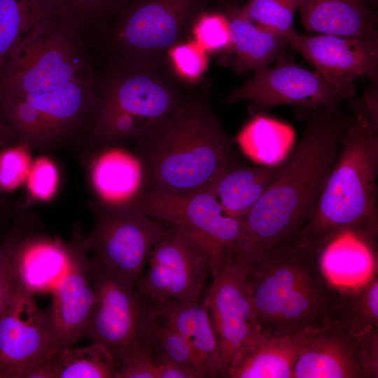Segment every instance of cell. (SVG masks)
Here are the masks:
<instances>
[{
  "label": "cell",
  "instance_id": "1",
  "mask_svg": "<svg viewBox=\"0 0 378 378\" xmlns=\"http://www.w3.org/2000/svg\"><path fill=\"white\" fill-rule=\"evenodd\" d=\"M305 120L298 141L266 192L241 217L255 261L291 243L313 214L335 162L340 139L354 119L336 108H297Z\"/></svg>",
  "mask_w": 378,
  "mask_h": 378
},
{
  "label": "cell",
  "instance_id": "2",
  "mask_svg": "<svg viewBox=\"0 0 378 378\" xmlns=\"http://www.w3.org/2000/svg\"><path fill=\"white\" fill-rule=\"evenodd\" d=\"M234 144L206 98L192 94L133 144L140 192H211L224 172L241 164Z\"/></svg>",
  "mask_w": 378,
  "mask_h": 378
},
{
  "label": "cell",
  "instance_id": "3",
  "mask_svg": "<svg viewBox=\"0 0 378 378\" xmlns=\"http://www.w3.org/2000/svg\"><path fill=\"white\" fill-rule=\"evenodd\" d=\"M353 114L315 209L291 242L317 256L344 233L377 239L378 122Z\"/></svg>",
  "mask_w": 378,
  "mask_h": 378
},
{
  "label": "cell",
  "instance_id": "4",
  "mask_svg": "<svg viewBox=\"0 0 378 378\" xmlns=\"http://www.w3.org/2000/svg\"><path fill=\"white\" fill-rule=\"evenodd\" d=\"M317 257L290 243L251 266L248 280L260 332L292 335L330 322L338 290L323 274Z\"/></svg>",
  "mask_w": 378,
  "mask_h": 378
},
{
  "label": "cell",
  "instance_id": "5",
  "mask_svg": "<svg viewBox=\"0 0 378 378\" xmlns=\"http://www.w3.org/2000/svg\"><path fill=\"white\" fill-rule=\"evenodd\" d=\"M183 82L169 68L108 63L94 74L88 146L100 150L142 139L192 94Z\"/></svg>",
  "mask_w": 378,
  "mask_h": 378
},
{
  "label": "cell",
  "instance_id": "6",
  "mask_svg": "<svg viewBox=\"0 0 378 378\" xmlns=\"http://www.w3.org/2000/svg\"><path fill=\"white\" fill-rule=\"evenodd\" d=\"M217 0H130L100 29L109 63L170 68L168 52Z\"/></svg>",
  "mask_w": 378,
  "mask_h": 378
},
{
  "label": "cell",
  "instance_id": "7",
  "mask_svg": "<svg viewBox=\"0 0 378 378\" xmlns=\"http://www.w3.org/2000/svg\"><path fill=\"white\" fill-rule=\"evenodd\" d=\"M81 31L63 16L30 34L0 66V99L44 92L94 74Z\"/></svg>",
  "mask_w": 378,
  "mask_h": 378
},
{
  "label": "cell",
  "instance_id": "8",
  "mask_svg": "<svg viewBox=\"0 0 378 378\" xmlns=\"http://www.w3.org/2000/svg\"><path fill=\"white\" fill-rule=\"evenodd\" d=\"M94 74L41 93L0 99V113L19 143L40 150L69 144L88 129Z\"/></svg>",
  "mask_w": 378,
  "mask_h": 378
},
{
  "label": "cell",
  "instance_id": "9",
  "mask_svg": "<svg viewBox=\"0 0 378 378\" xmlns=\"http://www.w3.org/2000/svg\"><path fill=\"white\" fill-rule=\"evenodd\" d=\"M95 221L85 237L90 260L111 276L135 287L167 224L129 202H93Z\"/></svg>",
  "mask_w": 378,
  "mask_h": 378
},
{
  "label": "cell",
  "instance_id": "10",
  "mask_svg": "<svg viewBox=\"0 0 378 378\" xmlns=\"http://www.w3.org/2000/svg\"><path fill=\"white\" fill-rule=\"evenodd\" d=\"M222 250L195 232L168 225L135 290L151 307L168 300L199 303L213 259Z\"/></svg>",
  "mask_w": 378,
  "mask_h": 378
},
{
  "label": "cell",
  "instance_id": "11",
  "mask_svg": "<svg viewBox=\"0 0 378 378\" xmlns=\"http://www.w3.org/2000/svg\"><path fill=\"white\" fill-rule=\"evenodd\" d=\"M96 302L83 337L115 358L134 348L150 347L158 317L134 287L118 280L89 258Z\"/></svg>",
  "mask_w": 378,
  "mask_h": 378
},
{
  "label": "cell",
  "instance_id": "12",
  "mask_svg": "<svg viewBox=\"0 0 378 378\" xmlns=\"http://www.w3.org/2000/svg\"><path fill=\"white\" fill-rule=\"evenodd\" d=\"M248 259L221 251L214 256L206 304L225 372L239 349L260 332L248 274Z\"/></svg>",
  "mask_w": 378,
  "mask_h": 378
},
{
  "label": "cell",
  "instance_id": "13",
  "mask_svg": "<svg viewBox=\"0 0 378 378\" xmlns=\"http://www.w3.org/2000/svg\"><path fill=\"white\" fill-rule=\"evenodd\" d=\"M127 202L154 219L195 232L228 253L255 262L242 218L227 214L211 192L143 191Z\"/></svg>",
  "mask_w": 378,
  "mask_h": 378
},
{
  "label": "cell",
  "instance_id": "14",
  "mask_svg": "<svg viewBox=\"0 0 378 378\" xmlns=\"http://www.w3.org/2000/svg\"><path fill=\"white\" fill-rule=\"evenodd\" d=\"M270 65L253 75L231 91L224 102H247L253 115L267 114L279 106L297 108H336L349 99L316 71L295 63L284 51Z\"/></svg>",
  "mask_w": 378,
  "mask_h": 378
},
{
  "label": "cell",
  "instance_id": "15",
  "mask_svg": "<svg viewBox=\"0 0 378 378\" xmlns=\"http://www.w3.org/2000/svg\"><path fill=\"white\" fill-rule=\"evenodd\" d=\"M12 283L0 313V378H24L58 349L46 309Z\"/></svg>",
  "mask_w": 378,
  "mask_h": 378
},
{
  "label": "cell",
  "instance_id": "16",
  "mask_svg": "<svg viewBox=\"0 0 378 378\" xmlns=\"http://www.w3.org/2000/svg\"><path fill=\"white\" fill-rule=\"evenodd\" d=\"M378 329L353 335L335 325L309 333L292 378H377Z\"/></svg>",
  "mask_w": 378,
  "mask_h": 378
},
{
  "label": "cell",
  "instance_id": "17",
  "mask_svg": "<svg viewBox=\"0 0 378 378\" xmlns=\"http://www.w3.org/2000/svg\"><path fill=\"white\" fill-rule=\"evenodd\" d=\"M288 46L349 100L355 94L358 78H366L371 87H377L378 39L301 34L295 30L288 38Z\"/></svg>",
  "mask_w": 378,
  "mask_h": 378
},
{
  "label": "cell",
  "instance_id": "18",
  "mask_svg": "<svg viewBox=\"0 0 378 378\" xmlns=\"http://www.w3.org/2000/svg\"><path fill=\"white\" fill-rule=\"evenodd\" d=\"M67 244L68 267L52 290V300L46 309L59 349L72 346L83 337L96 302L85 237L79 229H74Z\"/></svg>",
  "mask_w": 378,
  "mask_h": 378
},
{
  "label": "cell",
  "instance_id": "19",
  "mask_svg": "<svg viewBox=\"0 0 378 378\" xmlns=\"http://www.w3.org/2000/svg\"><path fill=\"white\" fill-rule=\"evenodd\" d=\"M225 14L230 29V44L222 54L238 74L253 73L273 64L288 46V38L248 18L241 5L229 0H217Z\"/></svg>",
  "mask_w": 378,
  "mask_h": 378
},
{
  "label": "cell",
  "instance_id": "20",
  "mask_svg": "<svg viewBox=\"0 0 378 378\" xmlns=\"http://www.w3.org/2000/svg\"><path fill=\"white\" fill-rule=\"evenodd\" d=\"M68 244L26 230L12 258V283L36 295L52 292L68 267Z\"/></svg>",
  "mask_w": 378,
  "mask_h": 378
},
{
  "label": "cell",
  "instance_id": "21",
  "mask_svg": "<svg viewBox=\"0 0 378 378\" xmlns=\"http://www.w3.org/2000/svg\"><path fill=\"white\" fill-rule=\"evenodd\" d=\"M270 335L259 332L241 346L227 369L229 378H292L309 333Z\"/></svg>",
  "mask_w": 378,
  "mask_h": 378
},
{
  "label": "cell",
  "instance_id": "22",
  "mask_svg": "<svg viewBox=\"0 0 378 378\" xmlns=\"http://www.w3.org/2000/svg\"><path fill=\"white\" fill-rule=\"evenodd\" d=\"M152 308L158 318L173 326L187 342L200 378L225 377L216 334L204 303L168 300Z\"/></svg>",
  "mask_w": 378,
  "mask_h": 378
},
{
  "label": "cell",
  "instance_id": "23",
  "mask_svg": "<svg viewBox=\"0 0 378 378\" xmlns=\"http://www.w3.org/2000/svg\"><path fill=\"white\" fill-rule=\"evenodd\" d=\"M298 10L310 33L378 39L377 15L368 0H302Z\"/></svg>",
  "mask_w": 378,
  "mask_h": 378
},
{
  "label": "cell",
  "instance_id": "24",
  "mask_svg": "<svg viewBox=\"0 0 378 378\" xmlns=\"http://www.w3.org/2000/svg\"><path fill=\"white\" fill-rule=\"evenodd\" d=\"M283 160L270 165L240 164L224 172L211 192L227 214L241 218L255 205L276 178Z\"/></svg>",
  "mask_w": 378,
  "mask_h": 378
},
{
  "label": "cell",
  "instance_id": "25",
  "mask_svg": "<svg viewBox=\"0 0 378 378\" xmlns=\"http://www.w3.org/2000/svg\"><path fill=\"white\" fill-rule=\"evenodd\" d=\"M63 16L57 0H0V66L37 28Z\"/></svg>",
  "mask_w": 378,
  "mask_h": 378
},
{
  "label": "cell",
  "instance_id": "26",
  "mask_svg": "<svg viewBox=\"0 0 378 378\" xmlns=\"http://www.w3.org/2000/svg\"><path fill=\"white\" fill-rule=\"evenodd\" d=\"M102 151L93 162L91 178L101 201L128 202L140 192L141 172L135 155L122 150Z\"/></svg>",
  "mask_w": 378,
  "mask_h": 378
},
{
  "label": "cell",
  "instance_id": "27",
  "mask_svg": "<svg viewBox=\"0 0 378 378\" xmlns=\"http://www.w3.org/2000/svg\"><path fill=\"white\" fill-rule=\"evenodd\" d=\"M295 132L286 122L256 114L238 133L234 141L242 152L258 164H275L292 148Z\"/></svg>",
  "mask_w": 378,
  "mask_h": 378
},
{
  "label": "cell",
  "instance_id": "28",
  "mask_svg": "<svg viewBox=\"0 0 378 378\" xmlns=\"http://www.w3.org/2000/svg\"><path fill=\"white\" fill-rule=\"evenodd\" d=\"M329 323L353 335L378 329L377 272L354 288L343 292L338 290Z\"/></svg>",
  "mask_w": 378,
  "mask_h": 378
},
{
  "label": "cell",
  "instance_id": "29",
  "mask_svg": "<svg viewBox=\"0 0 378 378\" xmlns=\"http://www.w3.org/2000/svg\"><path fill=\"white\" fill-rule=\"evenodd\" d=\"M55 378H116L118 362L103 346L59 349L55 356Z\"/></svg>",
  "mask_w": 378,
  "mask_h": 378
},
{
  "label": "cell",
  "instance_id": "30",
  "mask_svg": "<svg viewBox=\"0 0 378 378\" xmlns=\"http://www.w3.org/2000/svg\"><path fill=\"white\" fill-rule=\"evenodd\" d=\"M302 0H245L240 7L251 21L288 38L295 30L293 19Z\"/></svg>",
  "mask_w": 378,
  "mask_h": 378
},
{
  "label": "cell",
  "instance_id": "31",
  "mask_svg": "<svg viewBox=\"0 0 378 378\" xmlns=\"http://www.w3.org/2000/svg\"><path fill=\"white\" fill-rule=\"evenodd\" d=\"M151 349L153 357H159L181 365L200 375L192 353L185 339L169 323L158 318Z\"/></svg>",
  "mask_w": 378,
  "mask_h": 378
},
{
  "label": "cell",
  "instance_id": "32",
  "mask_svg": "<svg viewBox=\"0 0 378 378\" xmlns=\"http://www.w3.org/2000/svg\"><path fill=\"white\" fill-rule=\"evenodd\" d=\"M81 30L87 26L102 29L130 0H57Z\"/></svg>",
  "mask_w": 378,
  "mask_h": 378
},
{
  "label": "cell",
  "instance_id": "33",
  "mask_svg": "<svg viewBox=\"0 0 378 378\" xmlns=\"http://www.w3.org/2000/svg\"><path fill=\"white\" fill-rule=\"evenodd\" d=\"M192 32L197 43L209 52L222 55L230 46L228 20L218 6H212L198 15Z\"/></svg>",
  "mask_w": 378,
  "mask_h": 378
},
{
  "label": "cell",
  "instance_id": "34",
  "mask_svg": "<svg viewBox=\"0 0 378 378\" xmlns=\"http://www.w3.org/2000/svg\"><path fill=\"white\" fill-rule=\"evenodd\" d=\"M168 64L172 71L182 80L197 81L207 64L203 51L192 43L182 42L168 52Z\"/></svg>",
  "mask_w": 378,
  "mask_h": 378
},
{
  "label": "cell",
  "instance_id": "35",
  "mask_svg": "<svg viewBox=\"0 0 378 378\" xmlns=\"http://www.w3.org/2000/svg\"><path fill=\"white\" fill-rule=\"evenodd\" d=\"M3 148L0 152V189L10 191L23 183L30 169L24 145L18 143Z\"/></svg>",
  "mask_w": 378,
  "mask_h": 378
},
{
  "label": "cell",
  "instance_id": "36",
  "mask_svg": "<svg viewBox=\"0 0 378 378\" xmlns=\"http://www.w3.org/2000/svg\"><path fill=\"white\" fill-rule=\"evenodd\" d=\"M27 187L36 200H48L55 194L58 184V172L54 163L40 158L30 166L27 174Z\"/></svg>",
  "mask_w": 378,
  "mask_h": 378
},
{
  "label": "cell",
  "instance_id": "37",
  "mask_svg": "<svg viewBox=\"0 0 378 378\" xmlns=\"http://www.w3.org/2000/svg\"><path fill=\"white\" fill-rule=\"evenodd\" d=\"M116 378H158L152 349L139 347L125 351L119 359Z\"/></svg>",
  "mask_w": 378,
  "mask_h": 378
},
{
  "label": "cell",
  "instance_id": "38",
  "mask_svg": "<svg viewBox=\"0 0 378 378\" xmlns=\"http://www.w3.org/2000/svg\"><path fill=\"white\" fill-rule=\"evenodd\" d=\"M15 237L8 234L0 244V313L12 284V258Z\"/></svg>",
  "mask_w": 378,
  "mask_h": 378
},
{
  "label": "cell",
  "instance_id": "39",
  "mask_svg": "<svg viewBox=\"0 0 378 378\" xmlns=\"http://www.w3.org/2000/svg\"><path fill=\"white\" fill-rule=\"evenodd\" d=\"M157 368L158 378H197L188 368L159 357H153Z\"/></svg>",
  "mask_w": 378,
  "mask_h": 378
},
{
  "label": "cell",
  "instance_id": "40",
  "mask_svg": "<svg viewBox=\"0 0 378 378\" xmlns=\"http://www.w3.org/2000/svg\"><path fill=\"white\" fill-rule=\"evenodd\" d=\"M17 142L18 140L13 131L5 122L0 120V148L13 145Z\"/></svg>",
  "mask_w": 378,
  "mask_h": 378
},
{
  "label": "cell",
  "instance_id": "41",
  "mask_svg": "<svg viewBox=\"0 0 378 378\" xmlns=\"http://www.w3.org/2000/svg\"><path fill=\"white\" fill-rule=\"evenodd\" d=\"M368 1L374 9L377 8L378 0H368Z\"/></svg>",
  "mask_w": 378,
  "mask_h": 378
},
{
  "label": "cell",
  "instance_id": "42",
  "mask_svg": "<svg viewBox=\"0 0 378 378\" xmlns=\"http://www.w3.org/2000/svg\"><path fill=\"white\" fill-rule=\"evenodd\" d=\"M235 4H239L240 5V3L243 1V0H230Z\"/></svg>",
  "mask_w": 378,
  "mask_h": 378
}]
</instances>
